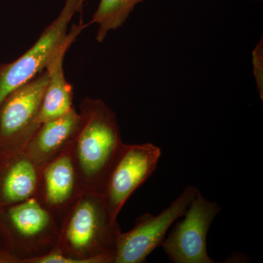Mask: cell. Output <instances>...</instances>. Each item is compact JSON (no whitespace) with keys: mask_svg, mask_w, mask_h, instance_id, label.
Returning a JSON list of instances; mask_svg holds the SVG:
<instances>
[{"mask_svg":"<svg viewBox=\"0 0 263 263\" xmlns=\"http://www.w3.org/2000/svg\"><path fill=\"white\" fill-rule=\"evenodd\" d=\"M80 122V114L73 108L63 117L43 123L26 145L24 152L43 167L70 146Z\"/></svg>","mask_w":263,"mask_h":263,"instance_id":"cell-12","label":"cell"},{"mask_svg":"<svg viewBox=\"0 0 263 263\" xmlns=\"http://www.w3.org/2000/svg\"><path fill=\"white\" fill-rule=\"evenodd\" d=\"M60 226L35 197L0 208V263H29L56 248Z\"/></svg>","mask_w":263,"mask_h":263,"instance_id":"cell-3","label":"cell"},{"mask_svg":"<svg viewBox=\"0 0 263 263\" xmlns=\"http://www.w3.org/2000/svg\"><path fill=\"white\" fill-rule=\"evenodd\" d=\"M85 0H80L81 4L84 5Z\"/></svg>","mask_w":263,"mask_h":263,"instance_id":"cell-15","label":"cell"},{"mask_svg":"<svg viewBox=\"0 0 263 263\" xmlns=\"http://www.w3.org/2000/svg\"><path fill=\"white\" fill-rule=\"evenodd\" d=\"M86 27L88 24L81 22L79 24H72L67 39L46 66L48 80L37 115L40 124L63 117L74 108L73 90L72 85L66 80L64 59L66 52Z\"/></svg>","mask_w":263,"mask_h":263,"instance_id":"cell-10","label":"cell"},{"mask_svg":"<svg viewBox=\"0 0 263 263\" xmlns=\"http://www.w3.org/2000/svg\"><path fill=\"white\" fill-rule=\"evenodd\" d=\"M253 57L254 75L259 96L263 99V42L262 37L256 46L252 53Z\"/></svg>","mask_w":263,"mask_h":263,"instance_id":"cell-14","label":"cell"},{"mask_svg":"<svg viewBox=\"0 0 263 263\" xmlns=\"http://www.w3.org/2000/svg\"><path fill=\"white\" fill-rule=\"evenodd\" d=\"M42 168L24 150L0 158V208L35 197Z\"/></svg>","mask_w":263,"mask_h":263,"instance_id":"cell-11","label":"cell"},{"mask_svg":"<svg viewBox=\"0 0 263 263\" xmlns=\"http://www.w3.org/2000/svg\"><path fill=\"white\" fill-rule=\"evenodd\" d=\"M161 155L160 147L152 143H124L102 193L114 216L118 217L132 194L153 174Z\"/></svg>","mask_w":263,"mask_h":263,"instance_id":"cell-8","label":"cell"},{"mask_svg":"<svg viewBox=\"0 0 263 263\" xmlns=\"http://www.w3.org/2000/svg\"><path fill=\"white\" fill-rule=\"evenodd\" d=\"M198 189L188 185L167 209L158 215L146 213L136 219L133 229L121 233L118 238L114 263H141L154 250L162 247L167 230L184 215Z\"/></svg>","mask_w":263,"mask_h":263,"instance_id":"cell-6","label":"cell"},{"mask_svg":"<svg viewBox=\"0 0 263 263\" xmlns=\"http://www.w3.org/2000/svg\"><path fill=\"white\" fill-rule=\"evenodd\" d=\"M80 0H66L58 17L43 30L36 43L14 62L0 65V105L11 91L46 68L68 35V25L77 12L82 13Z\"/></svg>","mask_w":263,"mask_h":263,"instance_id":"cell-5","label":"cell"},{"mask_svg":"<svg viewBox=\"0 0 263 263\" xmlns=\"http://www.w3.org/2000/svg\"><path fill=\"white\" fill-rule=\"evenodd\" d=\"M69 146L43 166L35 195L60 227L84 193Z\"/></svg>","mask_w":263,"mask_h":263,"instance_id":"cell-9","label":"cell"},{"mask_svg":"<svg viewBox=\"0 0 263 263\" xmlns=\"http://www.w3.org/2000/svg\"><path fill=\"white\" fill-rule=\"evenodd\" d=\"M80 126L69 146L83 190L103 193L124 143L115 112L100 99L84 98Z\"/></svg>","mask_w":263,"mask_h":263,"instance_id":"cell-1","label":"cell"},{"mask_svg":"<svg viewBox=\"0 0 263 263\" xmlns=\"http://www.w3.org/2000/svg\"><path fill=\"white\" fill-rule=\"evenodd\" d=\"M221 208L216 201L202 196L200 191L188 207L182 220L174 228L162 247L174 263H214L207 252V235Z\"/></svg>","mask_w":263,"mask_h":263,"instance_id":"cell-7","label":"cell"},{"mask_svg":"<svg viewBox=\"0 0 263 263\" xmlns=\"http://www.w3.org/2000/svg\"><path fill=\"white\" fill-rule=\"evenodd\" d=\"M144 0H100L88 26L98 24L96 41L103 43L110 31L120 28L137 5Z\"/></svg>","mask_w":263,"mask_h":263,"instance_id":"cell-13","label":"cell"},{"mask_svg":"<svg viewBox=\"0 0 263 263\" xmlns=\"http://www.w3.org/2000/svg\"><path fill=\"white\" fill-rule=\"evenodd\" d=\"M251 1H254V2H262V0H251Z\"/></svg>","mask_w":263,"mask_h":263,"instance_id":"cell-16","label":"cell"},{"mask_svg":"<svg viewBox=\"0 0 263 263\" xmlns=\"http://www.w3.org/2000/svg\"><path fill=\"white\" fill-rule=\"evenodd\" d=\"M48 80L46 68L0 105V158L23 151L41 124L37 115Z\"/></svg>","mask_w":263,"mask_h":263,"instance_id":"cell-4","label":"cell"},{"mask_svg":"<svg viewBox=\"0 0 263 263\" xmlns=\"http://www.w3.org/2000/svg\"><path fill=\"white\" fill-rule=\"evenodd\" d=\"M121 233L103 195L84 192L62 221L54 249L79 263H114Z\"/></svg>","mask_w":263,"mask_h":263,"instance_id":"cell-2","label":"cell"}]
</instances>
